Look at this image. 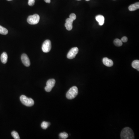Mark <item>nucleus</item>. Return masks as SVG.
I'll return each instance as SVG.
<instances>
[{"label":"nucleus","mask_w":139,"mask_h":139,"mask_svg":"<svg viewBox=\"0 0 139 139\" xmlns=\"http://www.w3.org/2000/svg\"><path fill=\"white\" fill-rule=\"evenodd\" d=\"M132 66L134 68L136 69L138 71H139V60H135L133 61L132 63Z\"/></svg>","instance_id":"nucleus-14"},{"label":"nucleus","mask_w":139,"mask_h":139,"mask_svg":"<svg viewBox=\"0 0 139 139\" xmlns=\"http://www.w3.org/2000/svg\"><path fill=\"white\" fill-rule=\"evenodd\" d=\"M7 1H12V0H7Z\"/></svg>","instance_id":"nucleus-23"},{"label":"nucleus","mask_w":139,"mask_h":139,"mask_svg":"<svg viewBox=\"0 0 139 139\" xmlns=\"http://www.w3.org/2000/svg\"><path fill=\"white\" fill-rule=\"evenodd\" d=\"M122 139H134V134L133 130L129 127H126L122 130L121 133Z\"/></svg>","instance_id":"nucleus-1"},{"label":"nucleus","mask_w":139,"mask_h":139,"mask_svg":"<svg viewBox=\"0 0 139 139\" xmlns=\"http://www.w3.org/2000/svg\"><path fill=\"white\" fill-rule=\"evenodd\" d=\"M103 64L106 65V66H108V67H111L113 65V62L111 60L107 58H104L103 59Z\"/></svg>","instance_id":"nucleus-10"},{"label":"nucleus","mask_w":139,"mask_h":139,"mask_svg":"<svg viewBox=\"0 0 139 139\" xmlns=\"http://www.w3.org/2000/svg\"><path fill=\"white\" fill-rule=\"evenodd\" d=\"M77 1H81V0H77Z\"/></svg>","instance_id":"nucleus-25"},{"label":"nucleus","mask_w":139,"mask_h":139,"mask_svg":"<svg viewBox=\"0 0 139 139\" xmlns=\"http://www.w3.org/2000/svg\"><path fill=\"white\" fill-rule=\"evenodd\" d=\"M22 62L26 66L28 67L30 65V61L28 56L26 54H23L21 57Z\"/></svg>","instance_id":"nucleus-9"},{"label":"nucleus","mask_w":139,"mask_h":139,"mask_svg":"<svg viewBox=\"0 0 139 139\" xmlns=\"http://www.w3.org/2000/svg\"><path fill=\"white\" fill-rule=\"evenodd\" d=\"M96 21L99 22V24L100 26H102L104 23V17L103 16L99 15L95 17Z\"/></svg>","instance_id":"nucleus-11"},{"label":"nucleus","mask_w":139,"mask_h":139,"mask_svg":"<svg viewBox=\"0 0 139 139\" xmlns=\"http://www.w3.org/2000/svg\"><path fill=\"white\" fill-rule=\"evenodd\" d=\"M44 1L47 3H50L51 2V0H44Z\"/></svg>","instance_id":"nucleus-22"},{"label":"nucleus","mask_w":139,"mask_h":139,"mask_svg":"<svg viewBox=\"0 0 139 139\" xmlns=\"http://www.w3.org/2000/svg\"><path fill=\"white\" fill-rule=\"evenodd\" d=\"M139 8V2L136 3L134 4H131L129 7V10L131 11H135L136 10L138 9Z\"/></svg>","instance_id":"nucleus-12"},{"label":"nucleus","mask_w":139,"mask_h":139,"mask_svg":"<svg viewBox=\"0 0 139 139\" xmlns=\"http://www.w3.org/2000/svg\"><path fill=\"white\" fill-rule=\"evenodd\" d=\"M76 19V16L74 13H72L70 15V18L66 20L65 27L68 31L71 30L73 28V22Z\"/></svg>","instance_id":"nucleus-3"},{"label":"nucleus","mask_w":139,"mask_h":139,"mask_svg":"<svg viewBox=\"0 0 139 139\" xmlns=\"http://www.w3.org/2000/svg\"><path fill=\"white\" fill-rule=\"evenodd\" d=\"M68 136V135L67 133L65 132L60 133L59 134L60 138L62 139H66Z\"/></svg>","instance_id":"nucleus-18"},{"label":"nucleus","mask_w":139,"mask_h":139,"mask_svg":"<svg viewBox=\"0 0 139 139\" xmlns=\"http://www.w3.org/2000/svg\"><path fill=\"white\" fill-rule=\"evenodd\" d=\"M78 52L77 47H74L72 48L67 54V57L69 59H72L75 58Z\"/></svg>","instance_id":"nucleus-8"},{"label":"nucleus","mask_w":139,"mask_h":139,"mask_svg":"<svg viewBox=\"0 0 139 139\" xmlns=\"http://www.w3.org/2000/svg\"><path fill=\"white\" fill-rule=\"evenodd\" d=\"M115 45L117 46H121L122 45V42L121 40L119 39H116L114 41Z\"/></svg>","instance_id":"nucleus-17"},{"label":"nucleus","mask_w":139,"mask_h":139,"mask_svg":"<svg viewBox=\"0 0 139 139\" xmlns=\"http://www.w3.org/2000/svg\"><path fill=\"white\" fill-rule=\"evenodd\" d=\"M128 38L126 37V36H124V37H122L121 38L122 41L123 42L125 43L128 41Z\"/></svg>","instance_id":"nucleus-21"},{"label":"nucleus","mask_w":139,"mask_h":139,"mask_svg":"<svg viewBox=\"0 0 139 139\" xmlns=\"http://www.w3.org/2000/svg\"><path fill=\"white\" fill-rule=\"evenodd\" d=\"M50 122H47L43 121L41 124V127L44 130H46L48 128V126L50 125Z\"/></svg>","instance_id":"nucleus-16"},{"label":"nucleus","mask_w":139,"mask_h":139,"mask_svg":"<svg viewBox=\"0 0 139 139\" xmlns=\"http://www.w3.org/2000/svg\"><path fill=\"white\" fill-rule=\"evenodd\" d=\"M40 17L38 14H34L33 15L30 16L27 19V22L29 24L34 25L39 22Z\"/></svg>","instance_id":"nucleus-5"},{"label":"nucleus","mask_w":139,"mask_h":139,"mask_svg":"<svg viewBox=\"0 0 139 139\" xmlns=\"http://www.w3.org/2000/svg\"><path fill=\"white\" fill-rule=\"evenodd\" d=\"M11 135L15 139H20V137H19L18 133L16 131H13L11 133Z\"/></svg>","instance_id":"nucleus-19"},{"label":"nucleus","mask_w":139,"mask_h":139,"mask_svg":"<svg viewBox=\"0 0 139 139\" xmlns=\"http://www.w3.org/2000/svg\"><path fill=\"white\" fill-rule=\"evenodd\" d=\"M7 59H8V56H7V53L6 52H3L1 57V62L4 64H5L7 62Z\"/></svg>","instance_id":"nucleus-13"},{"label":"nucleus","mask_w":139,"mask_h":139,"mask_svg":"<svg viewBox=\"0 0 139 139\" xmlns=\"http://www.w3.org/2000/svg\"><path fill=\"white\" fill-rule=\"evenodd\" d=\"M78 94V89L76 86H73L70 88L66 93V97L68 99H74Z\"/></svg>","instance_id":"nucleus-2"},{"label":"nucleus","mask_w":139,"mask_h":139,"mask_svg":"<svg viewBox=\"0 0 139 139\" xmlns=\"http://www.w3.org/2000/svg\"><path fill=\"white\" fill-rule=\"evenodd\" d=\"M7 29L0 25V34L3 35H6L8 33Z\"/></svg>","instance_id":"nucleus-15"},{"label":"nucleus","mask_w":139,"mask_h":139,"mask_svg":"<svg viewBox=\"0 0 139 139\" xmlns=\"http://www.w3.org/2000/svg\"><path fill=\"white\" fill-rule=\"evenodd\" d=\"M86 1H90V0H86Z\"/></svg>","instance_id":"nucleus-24"},{"label":"nucleus","mask_w":139,"mask_h":139,"mask_svg":"<svg viewBox=\"0 0 139 139\" xmlns=\"http://www.w3.org/2000/svg\"><path fill=\"white\" fill-rule=\"evenodd\" d=\"M35 0H28V5L30 6H33L34 5Z\"/></svg>","instance_id":"nucleus-20"},{"label":"nucleus","mask_w":139,"mask_h":139,"mask_svg":"<svg viewBox=\"0 0 139 139\" xmlns=\"http://www.w3.org/2000/svg\"><path fill=\"white\" fill-rule=\"evenodd\" d=\"M56 81L54 79H50L47 81L46 86L45 87V90L47 92H50L55 85Z\"/></svg>","instance_id":"nucleus-7"},{"label":"nucleus","mask_w":139,"mask_h":139,"mask_svg":"<svg viewBox=\"0 0 139 139\" xmlns=\"http://www.w3.org/2000/svg\"><path fill=\"white\" fill-rule=\"evenodd\" d=\"M51 48V42L50 40H45L43 44L42 50L44 53H48Z\"/></svg>","instance_id":"nucleus-6"},{"label":"nucleus","mask_w":139,"mask_h":139,"mask_svg":"<svg viewBox=\"0 0 139 139\" xmlns=\"http://www.w3.org/2000/svg\"><path fill=\"white\" fill-rule=\"evenodd\" d=\"M20 101L23 105L27 107L32 106L34 104V101L32 99L27 98L24 95H22L20 98Z\"/></svg>","instance_id":"nucleus-4"}]
</instances>
